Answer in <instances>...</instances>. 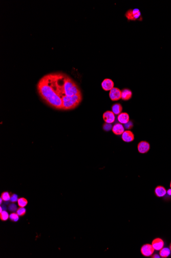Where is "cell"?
<instances>
[{
  "label": "cell",
  "instance_id": "6da1fadb",
  "mask_svg": "<svg viewBox=\"0 0 171 258\" xmlns=\"http://www.w3.org/2000/svg\"><path fill=\"white\" fill-rule=\"evenodd\" d=\"M37 89L40 97L46 104L53 108L62 110V99L55 90L47 75L40 80L37 85Z\"/></svg>",
  "mask_w": 171,
  "mask_h": 258
},
{
  "label": "cell",
  "instance_id": "7a4b0ae2",
  "mask_svg": "<svg viewBox=\"0 0 171 258\" xmlns=\"http://www.w3.org/2000/svg\"><path fill=\"white\" fill-rule=\"evenodd\" d=\"M63 102L62 110H68L75 108L82 101V94L73 97H64L62 98Z\"/></svg>",
  "mask_w": 171,
  "mask_h": 258
},
{
  "label": "cell",
  "instance_id": "3957f363",
  "mask_svg": "<svg viewBox=\"0 0 171 258\" xmlns=\"http://www.w3.org/2000/svg\"><path fill=\"white\" fill-rule=\"evenodd\" d=\"M125 16L128 20L131 21L138 20L140 19V18H142L139 10L137 8L134 10H129L126 12Z\"/></svg>",
  "mask_w": 171,
  "mask_h": 258
},
{
  "label": "cell",
  "instance_id": "277c9868",
  "mask_svg": "<svg viewBox=\"0 0 171 258\" xmlns=\"http://www.w3.org/2000/svg\"><path fill=\"white\" fill-rule=\"evenodd\" d=\"M155 249L150 244H146L143 245L141 248V253L145 257H151L154 253Z\"/></svg>",
  "mask_w": 171,
  "mask_h": 258
},
{
  "label": "cell",
  "instance_id": "5b68a950",
  "mask_svg": "<svg viewBox=\"0 0 171 258\" xmlns=\"http://www.w3.org/2000/svg\"><path fill=\"white\" fill-rule=\"evenodd\" d=\"M109 97L113 101H117L121 99V91L117 88L114 87L110 91Z\"/></svg>",
  "mask_w": 171,
  "mask_h": 258
},
{
  "label": "cell",
  "instance_id": "8992f818",
  "mask_svg": "<svg viewBox=\"0 0 171 258\" xmlns=\"http://www.w3.org/2000/svg\"><path fill=\"white\" fill-rule=\"evenodd\" d=\"M137 148L138 152L140 154H145L150 150V143L145 141H140L137 145Z\"/></svg>",
  "mask_w": 171,
  "mask_h": 258
},
{
  "label": "cell",
  "instance_id": "52a82bcc",
  "mask_svg": "<svg viewBox=\"0 0 171 258\" xmlns=\"http://www.w3.org/2000/svg\"><path fill=\"white\" fill-rule=\"evenodd\" d=\"M121 139L125 142H131L134 140L135 136L131 130H126L122 134Z\"/></svg>",
  "mask_w": 171,
  "mask_h": 258
},
{
  "label": "cell",
  "instance_id": "ba28073f",
  "mask_svg": "<svg viewBox=\"0 0 171 258\" xmlns=\"http://www.w3.org/2000/svg\"><path fill=\"white\" fill-rule=\"evenodd\" d=\"M103 119L105 123L112 124L114 123L115 120V114L112 111H106L103 114Z\"/></svg>",
  "mask_w": 171,
  "mask_h": 258
},
{
  "label": "cell",
  "instance_id": "9c48e42d",
  "mask_svg": "<svg viewBox=\"0 0 171 258\" xmlns=\"http://www.w3.org/2000/svg\"><path fill=\"white\" fill-rule=\"evenodd\" d=\"M102 87L105 91H110L114 88V84L113 80L111 79L106 78L102 82Z\"/></svg>",
  "mask_w": 171,
  "mask_h": 258
},
{
  "label": "cell",
  "instance_id": "30bf717a",
  "mask_svg": "<svg viewBox=\"0 0 171 258\" xmlns=\"http://www.w3.org/2000/svg\"><path fill=\"white\" fill-rule=\"evenodd\" d=\"M152 245L155 250L159 251L164 247V242L160 238H156L152 242Z\"/></svg>",
  "mask_w": 171,
  "mask_h": 258
},
{
  "label": "cell",
  "instance_id": "8fae6325",
  "mask_svg": "<svg viewBox=\"0 0 171 258\" xmlns=\"http://www.w3.org/2000/svg\"><path fill=\"white\" fill-rule=\"evenodd\" d=\"M112 130L115 135H121L125 131V128L121 123H116L113 126Z\"/></svg>",
  "mask_w": 171,
  "mask_h": 258
},
{
  "label": "cell",
  "instance_id": "7c38bea8",
  "mask_svg": "<svg viewBox=\"0 0 171 258\" xmlns=\"http://www.w3.org/2000/svg\"><path fill=\"white\" fill-rule=\"evenodd\" d=\"M154 193L155 195L158 197H162L166 195L167 191L164 187L158 186L155 189Z\"/></svg>",
  "mask_w": 171,
  "mask_h": 258
},
{
  "label": "cell",
  "instance_id": "4fadbf2b",
  "mask_svg": "<svg viewBox=\"0 0 171 258\" xmlns=\"http://www.w3.org/2000/svg\"><path fill=\"white\" fill-rule=\"evenodd\" d=\"M117 120L122 124H126L130 121V116L128 113L122 112L118 115Z\"/></svg>",
  "mask_w": 171,
  "mask_h": 258
},
{
  "label": "cell",
  "instance_id": "5bb4252c",
  "mask_svg": "<svg viewBox=\"0 0 171 258\" xmlns=\"http://www.w3.org/2000/svg\"><path fill=\"white\" fill-rule=\"evenodd\" d=\"M132 92L129 89H124L121 91V99L125 101H129L132 98Z\"/></svg>",
  "mask_w": 171,
  "mask_h": 258
},
{
  "label": "cell",
  "instance_id": "9a60e30c",
  "mask_svg": "<svg viewBox=\"0 0 171 258\" xmlns=\"http://www.w3.org/2000/svg\"><path fill=\"white\" fill-rule=\"evenodd\" d=\"M123 110V107L119 103L115 104L112 106V111L115 115H119Z\"/></svg>",
  "mask_w": 171,
  "mask_h": 258
},
{
  "label": "cell",
  "instance_id": "2e32d148",
  "mask_svg": "<svg viewBox=\"0 0 171 258\" xmlns=\"http://www.w3.org/2000/svg\"><path fill=\"white\" fill-rule=\"evenodd\" d=\"M170 254H171V250L168 248L163 247L159 251V255L162 258H167L170 255Z\"/></svg>",
  "mask_w": 171,
  "mask_h": 258
},
{
  "label": "cell",
  "instance_id": "e0dca14e",
  "mask_svg": "<svg viewBox=\"0 0 171 258\" xmlns=\"http://www.w3.org/2000/svg\"><path fill=\"white\" fill-rule=\"evenodd\" d=\"M28 204V201L24 197L20 198L18 200V204L20 207H25Z\"/></svg>",
  "mask_w": 171,
  "mask_h": 258
},
{
  "label": "cell",
  "instance_id": "ac0fdd59",
  "mask_svg": "<svg viewBox=\"0 0 171 258\" xmlns=\"http://www.w3.org/2000/svg\"><path fill=\"white\" fill-rule=\"evenodd\" d=\"M11 193L8 192H4L2 193L1 194V197L2 198L3 200L4 201L7 202L10 200V198H11Z\"/></svg>",
  "mask_w": 171,
  "mask_h": 258
},
{
  "label": "cell",
  "instance_id": "d6986e66",
  "mask_svg": "<svg viewBox=\"0 0 171 258\" xmlns=\"http://www.w3.org/2000/svg\"><path fill=\"white\" fill-rule=\"evenodd\" d=\"M9 218V215L6 211L3 210L0 213V219L2 221H6Z\"/></svg>",
  "mask_w": 171,
  "mask_h": 258
},
{
  "label": "cell",
  "instance_id": "ffe728a7",
  "mask_svg": "<svg viewBox=\"0 0 171 258\" xmlns=\"http://www.w3.org/2000/svg\"><path fill=\"white\" fill-rule=\"evenodd\" d=\"M9 219L12 222H17L19 220V215L16 213L13 212L9 215Z\"/></svg>",
  "mask_w": 171,
  "mask_h": 258
},
{
  "label": "cell",
  "instance_id": "44dd1931",
  "mask_svg": "<svg viewBox=\"0 0 171 258\" xmlns=\"http://www.w3.org/2000/svg\"><path fill=\"white\" fill-rule=\"evenodd\" d=\"M17 213L20 216H23L26 214V210L24 207H20L17 209Z\"/></svg>",
  "mask_w": 171,
  "mask_h": 258
},
{
  "label": "cell",
  "instance_id": "7402d4cb",
  "mask_svg": "<svg viewBox=\"0 0 171 258\" xmlns=\"http://www.w3.org/2000/svg\"><path fill=\"white\" fill-rule=\"evenodd\" d=\"M8 209H9L10 211H11V212H15V211H17L18 209H17V207L16 205L13 203L12 204H10V205H9V206H8Z\"/></svg>",
  "mask_w": 171,
  "mask_h": 258
},
{
  "label": "cell",
  "instance_id": "603a6c76",
  "mask_svg": "<svg viewBox=\"0 0 171 258\" xmlns=\"http://www.w3.org/2000/svg\"><path fill=\"white\" fill-rule=\"evenodd\" d=\"M112 125H111V124H109V123H105L104 124V126H103V128H104V130H106V131H109V130H111V129H112Z\"/></svg>",
  "mask_w": 171,
  "mask_h": 258
},
{
  "label": "cell",
  "instance_id": "cb8c5ba5",
  "mask_svg": "<svg viewBox=\"0 0 171 258\" xmlns=\"http://www.w3.org/2000/svg\"><path fill=\"white\" fill-rule=\"evenodd\" d=\"M18 195H17V194H11V198H10V201L12 202V203H15V202H17L18 201Z\"/></svg>",
  "mask_w": 171,
  "mask_h": 258
},
{
  "label": "cell",
  "instance_id": "d4e9b609",
  "mask_svg": "<svg viewBox=\"0 0 171 258\" xmlns=\"http://www.w3.org/2000/svg\"><path fill=\"white\" fill-rule=\"evenodd\" d=\"M167 194L169 196H171V189L167 191Z\"/></svg>",
  "mask_w": 171,
  "mask_h": 258
},
{
  "label": "cell",
  "instance_id": "484cf974",
  "mask_svg": "<svg viewBox=\"0 0 171 258\" xmlns=\"http://www.w3.org/2000/svg\"><path fill=\"white\" fill-rule=\"evenodd\" d=\"M152 258H160V256L158 255H154V256H152Z\"/></svg>",
  "mask_w": 171,
  "mask_h": 258
},
{
  "label": "cell",
  "instance_id": "4316f807",
  "mask_svg": "<svg viewBox=\"0 0 171 258\" xmlns=\"http://www.w3.org/2000/svg\"><path fill=\"white\" fill-rule=\"evenodd\" d=\"M3 200L2 198L1 197V198H0V203H1V204H2Z\"/></svg>",
  "mask_w": 171,
  "mask_h": 258
},
{
  "label": "cell",
  "instance_id": "83f0119b",
  "mask_svg": "<svg viewBox=\"0 0 171 258\" xmlns=\"http://www.w3.org/2000/svg\"><path fill=\"white\" fill-rule=\"evenodd\" d=\"M2 207H0V212H2Z\"/></svg>",
  "mask_w": 171,
  "mask_h": 258
},
{
  "label": "cell",
  "instance_id": "f1b7e54d",
  "mask_svg": "<svg viewBox=\"0 0 171 258\" xmlns=\"http://www.w3.org/2000/svg\"><path fill=\"white\" fill-rule=\"evenodd\" d=\"M170 250L171 251V243L170 244Z\"/></svg>",
  "mask_w": 171,
  "mask_h": 258
},
{
  "label": "cell",
  "instance_id": "f546056e",
  "mask_svg": "<svg viewBox=\"0 0 171 258\" xmlns=\"http://www.w3.org/2000/svg\"><path fill=\"white\" fill-rule=\"evenodd\" d=\"M170 188H171V182H170Z\"/></svg>",
  "mask_w": 171,
  "mask_h": 258
}]
</instances>
